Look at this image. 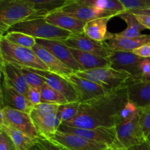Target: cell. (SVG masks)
Returning a JSON list of instances; mask_svg holds the SVG:
<instances>
[{
	"label": "cell",
	"mask_w": 150,
	"mask_h": 150,
	"mask_svg": "<svg viewBox=\"0 0 150 150\" xmlns=\"http://www.w3.org/2000/svg\"><path fill=\"white\" fill-rule=\"evenodd\" d=\"M128 100L127 86L114 89L104 96L81 103L77 116L64 124L81 128L116 127Z\"/></svg>",
	"instance_id": "1"
},
{
	"label": "cell",
	"mask_w": 150,
	"mask_h": 150,
	"mask_svg": "<svg viewBox=\"0 0 150 150\" xmlns=\"http://www.w3.org/2000/svg\"><path fill=\"white\" fill-rule=\"evenodd\" d=\"M47 14L22 0H0V37L16 23Z\"/></svg>",
	"instance_id": "2"
},
{
	"label": "cell",
	"mask_w": 150,
	"mask_h": 150,
	"mask_svg": "<svg viewBox=\"0 0 150 150\" xmlns=\"http://www.w3.org/2000/svg\"><path fill=\"white\" fill-rule=\"evenodd\" d=\"M0 60L20 67L49 70L32 48L16 45L4 37H0Z\"/></svg>",
	"instance_id": "3"
},
{
	"label": "cell",
	"mask_w": 150,
	"mask_h": 150,
	"mask_svg": "<svg viewBox=\"0 0 150 150\" xmlns=\"http://www.w3.org/2000/svg\"><path fill=\"white\" fill-rule=\"evenodd\" d=\"M8 32H19L36 39L64 41L72 35L70 32L57 27L48 23L43 17H38L20 22L12 26ZM6 32V33H7Z\"/></svg>",
	"instance_id": "4"
},
{
	"label": "cell",
	"mask_w": 150,
	"mask_h": 150,
	"mask_svg": "<svg viewBox=\"0 0 150 150\" xmlns=\"http://www.w3.org/2000/svg\"><path fill=\"white\" fill-rule=\"evenodd\" d=\"M75 74L97 82L111 89H119L126 86L127 81L132 77L131 75L126 72L115 70L111 67L79 71Z\"/></svg>",
	"instance_id": "5"
},
{
	"label": "cell",
	"mask_w": 150,
	"mask_h": 150,
	"mask_svg": "<svg viewBox=\"0 0 150 150\" xmlns=\"http://www.w3.org/2000/svg\"><path fill=\"white\" fill-rule=\"evenodd\" d=\"M0 125L14 127L32 139L40 137L30 114L14 108L4 107L0 109Z\"/></svg>",
	"instance_id": "6"
},
{
	"label": "cell",
	"mask_w": 150,
	"mask_h": 150,
	"mask_svg": "<svg viewBox=\"0 0 150 150\" xmlns=\"http://www.w3.org/2000/svg\"><path fill=\"white\" fill-rule=\"evenodd\" d=\"M116 130L117 140L113 146L115 149H127L146 141L140 124V115L130 121L119 122Z\"/></svg>",
	"instance_id": "7"
},
{
	"label": "cell",
	"mask_w": 150,
	"mask_h": 150,
	"mask_svg": "<svg viewBox=\"0 0 150 150\" xmlns=\"http://www.w3.org/2000/svg\"><path fill=\"white\" fill-rule=\"evenodd\" d=\"M57 131L78 135L93 142L107 144L110 147L114 146L117 140L116 127H98L94 128H81L62 124Z\"/></svg>",
	"instance_id": "8"
},
{
	"label": "cell",
	"mask_w": 150,
	"mask_h": 150,
	"mask_svg": "<svg viewBox=\"0 0 150 150\" xmlns=\"http://www.w3.org/2000/svg\"><path fill=\"white\" fill-rule=\"evenodd\" d=\"M66 78L74 86L79 95L80 103L87 102L95 98L104 96L114 90L108 89L97 82L81 77L75 73Z\"/></svg>",
	"instance_id": "9"
},
{
	"label": "cell",
	"mask_w": 150,
	"mask_h": 150,
	"mask_svg": "<svg viewBox=\"0 0 150 150\" xmlns=\"http://www.w3.org/2000/svg\"><path fill=\"white\" fill-rule=\"evenodd\" d=\"M62 42L69 48L91 53L106 59L109 58L113 54V51L107 46L105 42H98L88 37L84 33L72 34Z\"/></svg>",
	"instance_id": "10"
},
{
	"label": "cell",
	"mask_w": 150,
	"mask_h": 150,
	"mask_svg": "<svg viewBox=\"0 0 150 150\" xmlns=\"http://www.w3.org/2000/svg\"><path fill=\"white\" fill-rule=\"evenodd\" d=\"M143 59L133 52L113 51L108 59L112 68L131 75L130 81H137L142 77L139 64Z\"/></svg>",
	"instance_id": "11"
},
{
	"label": "cell",
	"mask_w": 150,
	"mask_h": 150,
	"mask_svg": "<svg viewBox=\"0 0 150 150\" xmlns=\"http://www.w3.org/2000/svg\"><path fill=\"white\" fill-rule=\"evenodd\" d=\"M68 150H104L109 148L107 144L93 142L78 135L57 131L50 138Z\"/></svg>",
	"instance_id": "12"
},
{
	"label": "cell",
	"mask_w": 150,
	"mask_h": 150,
	"mask_svg": "<svg viewBox=\"0 0 150 150\" xmlns=\"http://www.w3.org/2000/svg\"><path fill=\"white\" fill-rule=\"evenodd\" d=\"M32 69V68H30ZM45 80V82L53 89L61 92L69 103L79 102V95L74 86L64 76L51 72L50 70H42L32 69ZM80 103V102H79Z\"/></svg>",
	"instance_id": "13"
},
{
	"label": "cell",
	"mask_w": 150,
	"mask_h": 150,
	"mask_svg": "<svg viewBox=\"0 0 150 150\" xmlns=\"http://www.w3.org/2000/svg\"><path fill=\"white\" fill-rule=\"evenodd\" d=\"M1 83L26 95L28 84L22 71V67L0 60Z\"/></svg>",
	"instance_id": "14"
},
{
	"label": "cell",
	"mask_w": 150,
	"mask_h": 150,
	"mask_svg": "<svg viewBox=\"0 0 150 150\" xmlns=\"http://www.w3.org/2000/svg\"><path fill=\"white\" fill-rule=\"evenodd\" d=\"M58 10L86 23L100 18L115 17L120 15L114 12L100 10L89 6L77 4L76 2L68 3Z\"/></svg>",
	"instance_id": "15"
},
{
	"label": "cell",
	"mask_w": 150,
	"mask_h": 150,
	"mask_svg": "<svg viewBox=\"0 0 150 150\" xmlns=\"http://www.w3.org/2000/svg\"><path fill=\"white\" fill-rule=\"evenodd\" d=\"M36 40L37 43L48 50L60 61L71 68L75 73L81 71V67L72 54L70 48L62 41L44 39H36Z\"/></svg>",
	"instance_id": "16"
},
{
	"label": "cell",
	"mask_w": 150,
	"mask_h": 150,
	"mask_svg": "<svg viewBox=\"0 0 150 150\" xmlns=\"http://www.w3.org/2000/svg\"><path fill=\"white\" fill-rule=\"evenodd\" d=\"M1 108L4 107L14 108L18 111L30 114L33 109L34 105L26 98L24 95L11 87L1 83Z\"/></svg>",
	"instance_id": "17"
},
{
	"label": "cell",
	"mask_w": 150,
	"mask_h": 150,
	"mask_svg": "<svg viewBox=\"0 0 150 150\" xmlns=\"http://www.w3.org/2000/svg\"><path fill=\"white\" fill-rule=\"evenodd\" d=\"M45 18L47 21L51 24L70 32V33H83L86 22L72 17L61 10H56L50 12L45 16Z\"/></svg>",
	"instance_id": "18"
},
{
	"label": "cell",
	"mask_w": 150,
	"mask_h": 150,
	"mask_svg": "<svg viewBox=\"0 0 150 150\" xmlns=\"http://www.w3.org/2000/svg\"><path fill=\"white\" fill-rule=\"evenodd\" d=\"M128 99L140 109L150 105V81H128L126 84Z\"/></svg>",
	"instance_id": "19"
},
{
	"label": "cell",
	"mask_w": 150,
	"mask_h": 150,
	"mask_svg": "<svg viewBox=\"0 0 150 150\" xmlns=\"http://www.w3.org/2000/svg\"><path fill=\"white\" fill-rule=\"evenodd\" d=\"M107 46L113 51L133 52L135 49L146 44H150V35H142L136 38H125L117 34L105 42Z\"/></svg>",
	"instance_id": "20"
},
{
	"label": "cell",
	"mask_w": 150,
	"mask_h": 150,
	"mask_svg": "<svg viewBox=\"0 0 150 150\" xmlns=\"http://www.w3.org/2000/svg\"><path fill=\"white\" fill-rule=\"evenodd\" d=\"M32 50L35 51L38 57L46 64L50 71L54 72L64 77H67L75 73L71 68L60 61L48 50L41 46L39 44L36 43V45H34L32 48Z\"/></svg>",
	"instance_id": "21"
},
{
	"label": "cell",
	"mask_w": 150,
	"mask_h": 150,
	"mask_svg": "<svg viewBox=\"0 0 150 150\" xmlns=\"http://www.w3.org/2000/svg\"><path fill=\"white\" fill-rule=\"evenodd\" d=\"M113 17H104L95 19L86 22L83 29V33L92 39L98 42H105L114 37L113 34L108 31V23Z\"/></svg>",
	"instance_id": "22"
},
{
	"label": "cell",
	"mask_w": 150,
	"mask_h": 150,
	"mask_svg": "<svg viewBox=\"0 0 150 150\" xmlns=\"http://www.w3.org/2000/svg\"><path fill=\"white\" fill-rule=\"evenodd\" d=\"M70 49L74 58L81 67V71L100 68V67H111L108 59L72 48H70Z\"/></svg>",
	"instance_id": "23"
},
{
	"label": "cell",
	"mask_w": 150,
	"mask_h": 150,
	"mask_svg": "<svg viewBox=\"0 0 150 150\" xmlns=\"http://www.w3.org/2000/svg\"><path fill=\"white\" fill-rule=\"evenodd\" d=\"M38 129L40 136L46 138H51L57 133L59 128L57 123V114H49L43 117L30 116Z\"/></svg>",
	"instance_id": "24"
},
{
	"label": "cell",
	"mask_w": 150,
	"mask_h": 150,
	"mask_svg": "<svg viewBox=\"0 0 150 150\" xmlns=\"http://www.w3.org/2000/svg\"><path fill=\"white\" fill-rule=\"evenodd\" d=\"M0 130L8 135L14 144L16 150H29L38 142V139H32L23 132L10 126L0 125Z\"/></svg>",
	"instance_id": "25"
},
{
	"label": "cell",
	"mask_w": 150,
	"mask_h": 150,
	"mask_svg": "<svg viewBox=\"0 0 150 150\" xmlns=\"http://www.w3.org/2000/svg\"><path fill=\"white\" fill-rule=\"evenodd\" d=\"M119 17L121 18L127 24V28L122 32L117 33V35L125 38H136L142 35V32L146 28L139 21L137 18L133 13L129 11H125L119 15Z\"/></svg>",
	"instance_id": "26"
},
{
	"label": "cell",
	"mask_w": 150,
	"mask_h": 150,
	"mask_svg": "<svg viewBox=\"0 0 150 150\" xmlns=\"http://www.w3.org/2000/svg\"><path fill=\"white\" fill-rule=\"evenodd\" d=\"M72 2L100 10L114 12L118 14H121L126 11L125 7L119 0H73Z\"/></svg>",
	"instance_id": "27"
},
{
	"label": "cell",
	"mask_w": 150,
	"mask_h": 150,
	"mask_svg": "<svg viewBox=\"0 0 150 150\" xmlns=\"http://www.w3.org/2000/svg\"><path fill=\"white\" fill-rule=\"evenodd\" d=\"M79 102L67 103L60 105L57 112V123L59 127L62 124L67 123L77 116L80 107Z\"/></svg>",
	"instance_id": "28"
},
{
	"label": "cell",
	"mask_w": 150,
	"mask_h": 150,
	"mask_svg": "<svg viewBox=\"0 0 150 150\" xmlns=\"http://www.w3.org/2000/svg\"><path fill=\"white\" fill-rule=\"evenodd\" d=\"M41 95H42V103H54L57 105H64L69 103L67 98L56 89L47 84L44 83L41 87Z\"/></svg>",
	"instance_id": "29"
},
{
	"label": "cell",
	"mask_w": 150,
	"mask_h": 150,
	"mask_svg": "<svg viewBox=\"0 0 150 150\" xmlns=\"http://www.w3.org/2000/svg\"><path fill=\"white\" fill-rule=\"evenodd\" d=\"M2 37L16 45L29 48H32L37 43L36 38L19 32H8Z\"/></svg>",
	"instance_id": "30"
},
{
	"label": "cell",
	"mask_w": 150,
	"mask_h": 150,
	"mask_svg": "<svg viewBox=\"0 0 150 150\" xmlns=\"http://www.w3.org/2000/svg\"><path fill=\"white\" fill-rule=\"evenodd\" d=\"M140 108H138L137 105H135V103H133V102L128 100L127 103L125 104V107L120 112L118 123L125 122H128L130 121V120H134L138 116L140 115Z\"/></svg>",
	"instance_id": "31"
},
{
	"label": "cell",
	"mask_w": 150,
	"mask_h": 150,
	"mask_svg": "<svg viewBox=\"0 0 150 150\" xmlns=\"http://www.w3.org/2000/svg\"><path fill=\"white\" fill-rule=\"evenodd\" d=\"M60 105L48 103H41L38 105H34L32 110L30 116H37V117H43L52 114H57L58 112Z\"/></svg>",
	"instance_id": "32"
},
{
	"label": "cell",
	"mask_w": 150,
	"mask_h": 150,
	"mask_svg": "<svg viewBox=\"0 0 150 150\" xmlns=\"http://www.w3.org/2000/svg\"><path fill=\"white\" fill-rule=\"evenodd\" d=\"M21 67L28 86L41 88L42 85L45 83V80L40 75L34 72L32 69L28 68V67Z\"/></svg>",
	"instance_id": "33"
},
{
	"label": "cell",
	"mask_w": 150,
	"mask_h": 150,
	"mask_svg": "<svg viewBox=\"0 0 150 150\" xmlns=\"http://www.w3.org/2000/svg\"><path fill=\"white\" fill-rule=\"evenodd\" d=\"M126 11L138 9L150 8V0H119Z\"/></svg>",
	"instance_id": "34"
},
{
	"label": "cell",
	"mask_w": 150,
	"mask_h": 150,
	"mask_svg": "<svg viewBox=\"0 0 150 150\" xmlns=\"http://www.w3.org/2000/svg\"><path fill=\"white\" fill-rule=\"evenodd\" d=\"M140 124L146 139V136L150 133V105L141 109Z\"/></svg>",
	"instance_id": "35"
},
{
	"label": "cell",
	"mask_w": 150,
	"mask_h": 150,
	"mask_svg": "<svg viewBox=\"0 0 150 150\" xmlns=\"http://www.w3.org/2000/svg\"><path fill=\"white\" fill-rule=\"evenodd\" d=\"M25 96L34 105H38L42 103L41 88L40 87L29 86Z\"/></svg>",
	"instance_id": "36"
},
{
	"label": "cell",
	"mask_w": 150,
	"mask_h": 150,
	"mask_svg": "<svg viewBox=\"0 0 150 150\" xmlns=\"http://www.w3.org/2000/svg\"><path fill=\"white\" fill-rule=\"evenodd\" d=\"M38 141L43 146L45 150H68L50 138L40 136L38 138Z\"/></svg>",
	"instance_id": "37"
},
{
	"label": "cell",
	"mask_w": 150,
	"mask_h": 150,
	"mask_svg": "<svg viewBox=\"0 0 150 150\" xmlns=\"http://www.w3.org/2000/svg\"><path fill=\"white\" fill-rule=\"evenodd\" d=\"M0 150H16L11 139L1 130H0Z\"/></svg>",
	"instance_id": "38"
},
{
	"label": "cell",
	"mask_w": 150,
	"mask_h": 150,
	"mask_svg": "<svg viewBox=\"0 0 150 150\" xmlns=\"http://www.w3.org/2000/svg\"><path fill=\"white\" fill-rule=\"evenodd\" d=\"M22 1H24L25 2L28 3L37 10L40 11L45 12L46 13L51 12L47 0H22Z\"/></svg>",
	"instance_id": "39"
},
{
	"label": "cell",
	"mask_w": 150,
	"mask_h": 150,
	"mask_svg": "<svg viewBox=\"0 0 150 150\" xmlns=\"http://www.w3.org/2000/svg\"><path fill=\"white\" fill-rule=\"evenodd\" d=\"M139 69L142 76L139 80L150 77V59H143L139 64Z\"/></svg>",
	"instance_id": "40"
},
{
	"label": "cell",
	"mask_w": 150,
	"mask_h": 150,
	"mask_svg": "<svg viewBox=\"0 0 150 150\" xmlns=\"http://www.w3.org/2000/svg\"><path fill=\"white\" fill-rule=\"evenodd\" d=\"M133 53L144 59H150V44H146L136 48Z\"/></svg>",
	"instance_id": "41"
},
{
	"label": "cell",
	"mask_w": 150,
	"mask_h": 150,
	"mask_svg": "<svg viewBox=\"0 0 150 150\" xmlns=\"http://www.w3.org/2000/svg\"><path fill=\"white\" fill-rule=\"evenodd\" d=\"M51 11L58 10L68 3L72 2L73 0H47Z\"/></svg>",
	"instance_id": "42"
},
{
	"label": "cell",
	"mask_w": 150,
	"mask_h": 150,
	"mask_svg": "<svg viewBox=\"0 0 150 150\" xmlns=\"http://www.w3.org/2000/svg\"><path fill=\"white\" fill-rule=\"evenodd\" d=\"M139 21L144 26L146 29H150V16L149 15L134 14Z\"/></svg>",
	"instance_id": "43"
},
{
	"label": "cell",
	"mask_w": 150,
	"mask_h": 150,
	"mask_svg": "<svg viewBox=\"0 0 150 150\" xmlns=\"http://www.w3.org/2000/svg\"><path fill=\"white\" fill-rule=\"evenodd\" d=\"M127 150H150V146L146 141H144L139 144L135 145L127 149Z\"/></svg>",
	"instance_id": "44"
},
{
	"label": "cell",
	"mask_w": 150,
	"mask_h": 150,
	"mask_svg": "<svg viewBox=\"0 0 150 150\" xmlns=\"http://www.w3.org/2000/svg\"><path fill=\"white\" fill-rule=\"evenodd\" d=\"M129 12L133 14H141V15H149L150 16V8L146 9H138V10H129Z\"/></svg>",
	"instance_id": "45"
},
{
	"label": "cell",
	"mask_w": 150,
	"mask_h": 150,
	"mask_svg": "<svg viewBox=\"0 0 150 150\" xmlns=\"http://www.w3.org/2000/svg\"><path fill=\"white\" fill-rule=\"evenodd\" d=\"M29 150H45V149L43 147V146H42V145L38 141V142H36V144H35L33 146H32V147H31Z\"/></svg>",
	"instance_id": "46"
},
{
	"label": "cell",
	"mask_w": 150,
	"mask_h": 150,
	"mask_svg": "<svg viewBox=\"0 0 150 150\" xmlns=\"http://www.w3.org/2000/svg\"><path fill=\"white\" fill-rule=\"evenodd\" d=\"M146 142H147V143L149 144V146H150V133H149V134L147 135V136H146Z\"/></svg>",
	"instance_id": "47"
},
{
	"label": "cell",
	"mask_w": 150,
	"mask_h": 150,
	"mask_svg": "<svg viewBox=\"0 0 150 150\" xmlns=\"http://www.w3.org/2000/svg\"><path fill=\"white\" fill-rule=\"evenodd\" d=\"M139 81H150V77L146 78V79H141V80H139Z\"/></svg>",
	"instance_id": "48"
},
{
	"label": "cell",
	"mask_w": 150,
	"mask_h": 150,
	"mask_svg": "<svg viewBox=\"0 0 150 150\" xmlns=\"http://www.w3.org/2000/svg\"><path fill=\"white\" fill-rule=\"evenodd\" d=\"M104 150H113V149H112V148H111V147H109V148H108V149H104Z\"/></svg>",
	"instance_id": "49"
},
{
	"label": "cell",
	"mask_w": 150,
	"mask_h": 150,
	"mask_svg": "<svg viewBox=\"0 0 150 150\" xmlns=\"http://www.w3.org/2000/svg\"><path fill=\"white\" fill-rule=\"evenodd\" d=\"M117 150H127V149H117Z\"/></svg>",
	"instance_id": "50"
},
{
	"label": "cell",
	"mask_w": 150,
	"mask_h": 150,
	"mask_svg": "<svg viewBox=\"0 0 150 150\" xmlns=\"http://www.w3.org/2000/svg\"><path fill=\"white\" fill-rule=\"evenodd\" d=\"M111 148H112L113 150H117V149H115V148H113V147H111Z\"/></svg>",
	"instance_id": "51"
}]
</instances>
